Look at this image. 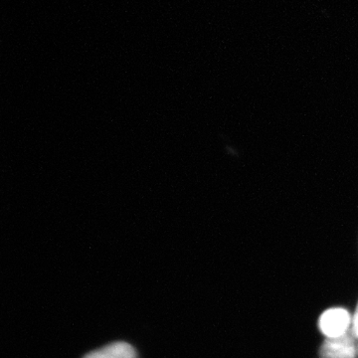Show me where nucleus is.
I'll return each mask as SVG.
<instances>
[{
    "mask_svg": "<svg viewBox=\"0 0 358 358\" xmlns=\"http://www.w3.org/2000/svg\"><path fill=\"white\" fill-rule=\"evenodd\" d=\"M352 334L355 338H358V303L352 315Z\"/></svg>",
    "mask_w": 358,
    "mask_h": 358,
    "instance_id": "20e7f679",
    "label": "nucleus"
},
{
    "mask_svg": "<svg viewBox=\"0 0 358 358\" xmlns=\"http://www.w3.org/2000/svg\"><path fill=\"white\" fill-rule=\"evenodd\" d=\"M352 315L345 308H327L320 315L319 329L326 338H339L352 331Z\"/></svg>",
    "mask_w": 358,
    "mask_h": 358,
    "instance_id": "f257e3e1",
    "label": "nucleus"
},
{
    "mask_svg": "<svg viewBox=\"0 0 358 358\" xmlns=\"http://www.w3.org/2000/svg\"><path fill=\"white\" fill-rule=\"evenodd\" d=\"M357 348L352 331L339 338H326L320 348V358H357Z\"/></svg>",
    "mask_w": 358,
    "mask_h": 358,
    "instance_id": "f03ea898",
    "label": "nucleus"
},
{
    "mask_svg": "<svg viewBox=\"0 0 358 358\" xmlns=\"http://www.w3.org/2000/svg\"><path fill=\"white\" fill-rule=\"evenodd\" d=\"M83 358H138V352L127 341H115L98 350H92L84 355Z\"/></svg>",
    "mask_w": 358,
    "mask_h": 358,
    "instance_id": "7ed1b4c3",
    "label": "nucleus"
}]
</instances>
